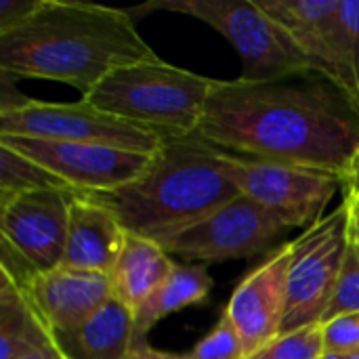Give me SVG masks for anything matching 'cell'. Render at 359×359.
Instances as JSON below:
<instances>
[{"label": "cell", "instance_id": "1", "mask_svg": "<svg viewBox=\"0 0 359 359\" xmlns=\"http://www.w3.org/2000/svg\"><path fill=\"white\" fill-rule=\"evenodd\" d=\"M196 135L229 154L343 177L359 149V107L316 72L219 80Z\"/></svg>", "mask_w": 359, "mask_h": 359}, {"label": "cell", "instance_id": "2", "mask_svg": "<svg viewBox=\"0 0 359 359\" xmlns=\"http://www.w3.org/2000/svg\"><path fill=\"white\" fill-rule=\"evenodd\" d=\"M160 59L130 11L76 0H42L17 27L0 34V72L42 78L88 95L111 72Z\"/></svg>", "mask_w": 359, "mask_h": 359}, {"label": "cell", "instance_id": "3", "mask_svg": "<svg viewBox=\"0 0 359 359\" xmlns=\"http://www.w3.org/2000/svg\"><path fill=\"white\" fill-rule=\"evenodd\" d=\"M240 189L225 175L221 149L200 139H166L137 181L105 194H86L105 206L126 233L162 242L194 225Z\"/></svg>", "mask_w": 359, "mask_h": 359}, {"label": "cell", "instance_id": "4", "mask_svg": "<svg viewBox=\"0 0 359 359\" xmlns=\"http://www.w3.org/2000/svg\"><path fill=\"white\" fill-rule=\"evenodd\" d=\"M217 82L154 59L111 72L82 99L164 139H185L198 133Z\"/></svg>", "mask_w": 359, "mask_h": 359}, {"label": "cell", "instance_id": "5", "mask_svg": "<svg viewBox=\"0 0 359 359\" xmlns=\"http://www.w3.org/2000/svg\"><path fill=\"white\" fill-rule=\"evenodd\" d=\"M141 8L183 13L212 25L242 57L240 80L263 82L311 72L294 42L257 0H156Z\"/></svg>", "mask_w": 359, "mask_h": 359}, {"label": "cell", "instance_id": "6", "mask_svg": "<svg viewBox=\"0 0 359 359\" xmlns=\"http://www.w3.org/2000/svg\"><path fill=\"white\" fill-rule=\"evenodd\" d=\"M351 244V206L347 200L290 242L288 299L282 332L322 324Z\"/></svg>", "mask_w": 359, "mask_h": 359}, {"label": "cell", "instance_id": "7", "mask_svg": "<svg viewBox=\"0 0 359 359\" xmlns=\"http://www.w3.org/2000/svg\"><path fill=\"white\" fill-rule=\"evenodd\" d=\"M221 164L242 196L255 200L286 227H311L322 219L343 177L330 170L238 156L221 149Z\"/></svg>", "mask_w": 359, "mask_h": 359}, {"label": "cell", "instance_id": "8", "mask_svg": "<svg viewBox=\"0 0 359 359\" xmlns=\"http://www.w3.org/2000/svg\"><path fill=\"white\" fill-rule=\"evenodd\" d=\"M0 135L97 143L141 154H156L166 143L160 133L130 124L84 99L78 103L29 99L25 105L0 114Z\"/></svg>", "mask_w": 359, "mask_h": 359}, {"label": "cell", "instance_id": "9", "mask_svg": "<svg viewBox=\"0 0 359 359\" xmlns=\"http://www.w3.org/2000/svg\"><path fill=\"white\" fill-rule=\"evenodd\" d=\"M0 145L40 164L78 196L105 194L145 175L156 154H141L97 143L53 141L0 135Z\"/></svg>", "mask_w": 359, "mask_h": 359}, {"label": "cell", "instance_id": "10", "mask_svg": "<svg viewBox=\"0 0 359 359\" xmlns=\"http://www.w3.org/2000/svg\"><path fill=\"white\" fill-rule=\"evenodd\" d=\"M284 229L288 227L280 219L240 194L194 225L162 240L160 246L168 255L202 263L248 259L271 248Z\"/></svg>", "mask_w": 359, "mask_h": 359}, {"label": "cell", "instance_id": "11", "mask_svg": "<svg viewBox=\"0 0 359 359\" xmlns=\"http://www.w3.org/2000/svg\"><path fill=\"white\" fill-rule=\"evenodd\" d=\"M257 4L286 32L309 69L355 103V74L341 0H257Z\"/></svg>", "mask_w": 359, "mask_h": 359}, {"label": "cell", "instance_id": "12", "mask_svg": "<svg viewBox=\"0 0 359 359\" xmlns=\"http://www.w3.org/2000/svg\"><path fill=\"white\" fill-rule=\"evenodd\" d=\"M78 194L61 187L34 189L0 204V244L13 248L38 273L61 267L69 206Z\"/></svg>", "mask_w": 359, "mask_h": 359}, {"label": "cell", "instance_id": "13", "mask_svg": "<svg viewBox=\"0 0 359 359\" xmlns=\"http://www.w3.org/2000/svg\"><path fill=\"white\" fill-rule=\"evenodd\" d=\"M288 267L290 242L276 248L259 267L246 273L223 309L244 341L246 359L282 332L288 299Z\"/></svg>", "mask_w": 359, "mask_h": 359}, {"label": "cell", "instance_id": "14", "mask_svg": "<svg viewBox=\"0 0 359 359\" xmlns=\"http://www.w3.org/2000/svg\"><path fill=\"white\" fill-rule=\"evenodd\" d=\"M53 334L80 328L111 297L109 276L57 267L19 286Z\"/></svg>", "mask_w": 359, "mask_h": 359}, {"label": "cell", "instance_id": "15", "mask_svg": "<svg viewBox=\"0 0 359 359\" xmlns=\"http://www.w3.org/2000/svg\"><path fill=\"white\" fill-rule=\"evenodd\" d=\"M126 229L101 204L76 196L69 206L61 267L109 276L126 242Z\"/></svg>", "mask_w": 359, "mask_h": 359}, {"label": "cell", "instance_id": "16", "mask_svg": "<svg viewBox=\"0 0 359 359\" xmlns=\"http://www.w3.org/2000/svg\"><path fill=\"white\" fill-rule=\"evenodd\" d=\"M53 337L69 359H126L135 347V311L111 297L80 328Z\"/></svg>", "mask_w": 359, "mask_h": 359}, {"label": "cell", "instance_id": "17", "mask_svg": "<svg viewBox=\"0 0 359 359\" xmlns=\"http://www.w3.org/2000/svg\"><path fill=\"white\" fill-rule=\"evenodd\" d=\"M172 267L175 261L158 242L128 233L109 273L114 297L137 311L158 290Z\"/></svg>", "mask_w": 359, "mask_h": 359}, {"label": "cell", "instance_id": "18", "mask_svg": "<svg viewBox=\"0 0 359 359\" xmlns=\"http://www.w3.org/2000/svg\"><path fill=\"white\" fill-rule=\"evenodd\" d=\"M212 290V278L204 265L175 263L158 290L135 311V347L147 343V332L166 316L191 305H202Z\"/></svg>", "mask_w": 359, "mask_h": 359}, {"label": "cell", "instance_id": "19", "mask_svg": "<svg viewBox=\"0 0 359 359\" xmlns=\"http://www.w3.org/2000/svg\"><path fill=\"white\" fill-rule=\"evenodd\" d=\"M53 339L23 290L0 271V359H19Z\"/></svg>", "mask_w": 359, "mask_h": 359}, {"label": "cell", "instance_id": "20", "mask_svg": "<svg viewBox=\"0 0 359 359\" xmlns=\"http://www.w3.org/2000/svg\"><path fill=\"white\" fill-rule=\"evenodd\" d=\"M46 187L69 189L61 179H57L40 164L32 162L29 158L17 154L6 145H0V204L11 200L13 196L34 189H46Z\"/></svg>", "mask_w": 359, "mask_h": 359}, {"label": "cell", "instance_id": "21", "mask_svg": "<svg viewBox=\"0 0 359 359\" xmlns=\"http://www.w3.org/2000/svg\"><path fill=\"white\" fill-rule=\"evenodd\" d=\"M248 359H324L322 324L280 334Z\"/></svg>", "mask_w": 359, "mask_h": 359}, {"label": "cell", "instance_id": "22", "mask_svg": "<svg viewBox=\"0 0 359 359\" xmlns=\"http://www.w3.org/2000/svg\"><path fill=\"white\" fill-rule=\"evenodd\" d=\"M187 355L191 359H246V349L238 328L223 311L217 326Z\"/></svg>", "mask_w": 359, "mask_h": 359}, {"label": "cell", "instance_id": "23", "mask_svg": "<svg viewBox=\"0 0 359 359\" xmlns=\"http://www.w3.org/2000/svg\"><path fill=\"white\" fill-rule=\"evenodd\" d=\"M345 313H359V244L353 238L341 269V278L337 282L334 297L322 322H328Z\"/></svg>", "mask_w": 359, "mask_h": 359}, {"label": "cell", "instance_id": "24", "mask_svg": "<svg viewBox=\"0 0 359 359\" xmlns=\"http://www.w3.org/2000/svg\"><path fill=\"white\" fill-rule=\"evenodd\" d=\"M324 358H343L359 351V313L337 316L322 322Z\"/></svg>", "mask_w": 359, "mask_h": 359}, {"label": "cell", "instance_id": "25", "mask_svg": "<svg viewBox=\"0 0 359 359\" xmlns=\"http://www.w3.org/2000/svg\"><path fill=\"white\" fill-rule=\"evenodd\" d=\"M341 15L351 44V63L355 74V103L359 107V0H341Z\"/></svg>", "mask_w": 359, "mask_h": 359}, {"label": "cell", "instance_id": "26", "mask_svg": "<svg viewBox=\"0 0 359 359\" xmlns=\"http://www.w3.org/2000/svg\"><path fill=\"white\" fill-rule=\"evenodd\" d=\"M42 0H0V34L21 25Z\"/></svg>", "mask_w": 359, "mask_h": 359}, {"label": "cell", "instance_id": "27", "mask_svg": "<svg viewBox=\"0 0 359 359\" xmlns=\"http://www.w3.org/2000/svg\"><path fill=\"white\" fill-rule=\"evenodd\" d=\"M0 78H2V84H0V114L17 109V107L25 105L29 101V97L19 93V88L15 86V80H17L15 76H11L6 72H0Z\"/></svg>", "mask_w": 359, "mask_h": 359}, {"label": "cell", "instance_id": "28", "mask_svg": "<svg viewBox=\"0 0 359 359\" xmlns=\"http://www.w3.org/2000/svg\"><path fill=\"white\" fill-rule=\"evenodd\" d=\"M126 359H191L187 353L185 355H179V353H168V351H158L154 347H149L147 343L143 345H137L133 347L130 355Z\"/></svg>", "mask_w": 359, "mask_h": 359}, {"label": "cell", "instance_id": "29", "mask_svg": "<svg viewBox=\"0 0 359 359\" xmlns=\"http://www.w3.org/2000/svg\"><path fill=\"white\" fill-rule=\"evenodd\" d=\"M343 194L345 196H359V149L355 151L347 172L343 175Z\"/></svg>", "mask_w": 359, "mask_h": 359}, {"label": "cell", "instance_id": "30", "mask_svg": "<svg viewBox=\"0 0 359 359\" xmlns=\"http://www.w3.org/2000/svg\"><path fill=\"white\" fill-rule=\"evenodd\" d=\"M19 359H69V358L61 351V347H59V345H57V341L53 339V341H48L46 345H42V347H38V349H32L29 353L21 355Z\"/></svg>", "mask_w": 359, "mask_h": 359}, {"label": "cell", "instance_id": "31", "mask_svg": "<svg viewBox=\"0 0 359 359\" xmlns=\"http://www.w3.org/2000/svg\"><path fill=\"white\" fill-rule=\"evenodd\" d=\"M345 200L351 206V238L359 244V204L355 200H349V198H345Z\"/></svg>", "mask_w": 359, "mask_h": 359}, {"label": "cell", "instance_id": "32", "mask_svg": "<svg viewBox=\"0 0 359 359\" xmlns=\"http://www.w3.org/2000/svg\"><path fill=\"white\" fill-rule=\"evenodd\" d=\"M324 359H359V351H358V353H349V355H343V358H324Z\"/></svg>", "mask_w": 359, "mask_h": 359}, {"label": "cell", "instance_id": "33", "mask_svg": "<svg viewBox=\"0 0 359 359\" xmlns=\"http://www.w3.org/2000/svg\"><path fill=\"white\" fill-rule=\"evenodd\" d=\"M345 198H349V200H355L359 204V196H345Z\"/></svg>", "mask_w": 359, "mask_h": 359}]
</instances>
